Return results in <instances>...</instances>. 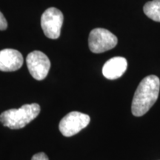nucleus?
Returning a JSON list of instances; mask_svg holds the SVG:
<instances>
[{
  "label": "nucleus",
  "mask_w": 160,
  "mask_h": 160,
  "mask_svg": "<svg viewBox=\"0 0 160 160\" xmlns=\"http://www.w3.org/2000/svg\"><path fill=\"white\" fill-rule=\"evenodd\" d=\"M160 90V80L155 75L144 78L139 83L133 96L131 111L135 117L145 115L154 105Z\"/></svg>",
  "instance_id": "f257e3e1"
},
{
  "label": "nucleus",
  "mask_w": 160,
  "mask_h": 160,
  "mask_svg": "<svg viewBox=\"0 0 160 160\" xmlns=\"http://www.w3.org/2000/svg\"><path fill=\"white\" fill-rule=\"evenodd\" d=\"M117 42V37L107 29H93L89 34V48L94 53H101L113 49Z\"/></svg>",
  "instance_id": "7ed1b4c3"
},
{
  "label": "nucleus",
  "mask_w": 160,
  "mask_h": 160,
  "mask_svg": "<svg viewBox=\"0 0 160 160\" xmlns=\"http://www.w3.org/2000/svg\"><path fill=\"white\" fill-rule=\"evenodd\" d=\"M91 119L88 115L78 111H72L62 119L59 128L62 134L66 137H70L87 127Z\"/></svg>",
  "instance_id": "39448f33"
},
{
  "label": "nucleus",
  "mask_w": 160,
  "mask_h": 160,
  "mask_svg": "<svg viewBox=\"0 0 160 160\" xmlns=\"http://www.w3.org/2000/svg\"><path fill=\"white\" fill-rule=\"evenodd\" d=\"M8 28L7 20L5 19L2 13L0 12V31H5Z\"/></svg>",
  "instance_id": "9d476101"
},
{
  "label": "nucleus",
  "mask_w": 160,
  "mask_h": 160,
  "mask_svg": "<svg viewBox=\"0 0 160 160\" xmlns=\"http://www.w3.org/2000/svg\"><path fill=\"white\" fill-rule=\"evenodd\" d=\"M145 14L150 19L160 22V0H152L144 5Z\"/></svg>",
  "instance_id": "1a4fd4ad"
},
{
  "label": "nucleus",
  "mask_w": 160,
  "mask_h": 160,
  "mask_svg": "<svg viewBox=\"0 0 160 160\" xmlns=\"http://www.w3.org/2000/svg\"><path fill=\"white\" fill-rule=\"evenodd\" d=\"M64 17L62 11L56 8H50L41 17V27L48 38L57 39L60 37Z\"/></svg>",
  "instance_id": "20e7f679"
},
{
  "label": "nucleus",
  "mask_w": 160,
  "mask_h": 160,
  "mask_svg": "<svg viewBox=\"0 0 160 160\" xmlns=\"http://www.w3.org/2000/svg\"><path fill=\"white\" fill-rule=\"evenodd\" d=\"M40 112L37 103L26 104L18 109H10L0 114V122L11 129L22 128L33 121Z\"/></svg>",
  "instance_id": "f03ea898"
},
{
  "label": "nucleus",
  "mask_w": 160,
  "mask_h": 160,
  "mask_svg": "<svg viewBox=\"0 0 160 160\" xmlns=\"http://www.w3.org/2000/svg\"><path fill=\"white\" fill-rule=\"evenodd\" d=\"M31 160H49V159L45 153H38L33 156Z\"/></svg>",
  "instance_id": "9b49d317"
},
{
  "label": "nucleus",
  "mask_w": 160,
  "mask_h": 160,
  "mask_svg": "<svg viewBox=\"0 0 160 160\" xmlns=\"http://www.w3.org/2000/svg\"><path fill=\"white\" fill-rule=\"evenodd\" d=\"M128 68V62L124 57H117L110 59L104 65L102 73L108 79H117L121 77Z\"/></svg>",
  "instance_id": "6e6552de"
},
{
  "label": "nucleus",
  "mask_w": 160,
  "mask_h": 160,
  "mask_svg": "<svg viewBox=\"0 0 160 160\" xmlns=\"http://www.w3.org/2000/svg\"><path fill=\"white\" fill-rule=\"evenodd\" d=\"M27 66L31 75L37 80L45 79L51 68L48 57L42 52L35 51L28 55Z\"/></svg>",
  "instance_id": "423d86ee"
},
{
  "label": "nucleus",
  "mask_w": 160,
  "mask_h": 160,
  "mask_svg": "<svg viewBox=\"0 0 160 160\" xmlns=\"http://www.w3.org/2000/svg\"><path fill=\"white\" fill-rule=\"evenodd\" d=\"M23 57L19 51L14 49L0 51V71L12 72L19 70L23 65Z\"/></svg>",
  "instance_id": "0eeeda50"
}]
</instances>
